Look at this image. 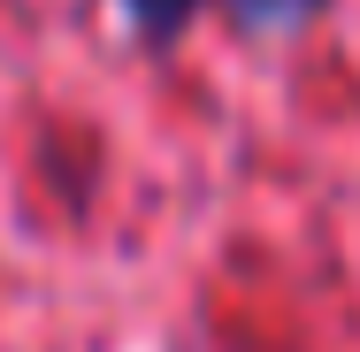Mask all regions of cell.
Returning <instances> with one entry per match:
<instances>
[{
    "instance_id": "cell-1",
    "label": "cell",
    "mask_w": 360,
    "mask_h": 352,
    "mask_svg": "<svg viewBox=\"0 0 360 352\" xmlns=\"http://www.w3.org/2000/svg\"><path fill=\"white\" fill-rule=\"evenodd\" d=\"M131 8H139V23H153V31H169V23H184V15L200 8V0H131Z\"/></svg>"
},
{
    "instance_id": "cell-2",
    "label": "cell",
    "mask_w": 360,
    "mask_h": 352,
    "mask_svg": "<svg viewBox=\"0 0 360 352\" xmlns=\"http://www.w3.org/2000/svg\"><path fill=\"white\" fill-rule=\"evenodd\" d=\"M245 15H261V23H276V15H307L314 0H238Z\"/></svg>"
}]
</instances>
